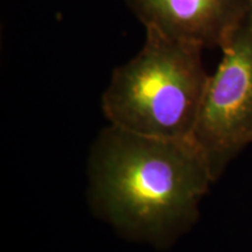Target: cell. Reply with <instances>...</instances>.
<instances>
[{"label": "cell", "mask_w": 252, "mask_h": 252, "mask_svg": "<svg viewBox=\"0 0 252 252\" xmlns=\"http://www.w3.org/2000/svg\"><path fill=\"white\" fill-rule=\"evenodd\" d=\"M220 50L222 60L208 78L191 137L215 181L252 144V11Z\"/></svg>", "instance_id": "3957f363"}, {"label": "cell", "mask_w": 252, "mask_h": 252, "mask_svg": "<svg viewBox=\"0 0 252 252\" xmlns=\"http://www.w3.org/2000/svg\"><path fill=\"white\" fill-rule=\"evenodd\" d=\"M215 179L191 139L149 137L109 125L89 159V198L119 234L165 249L198 219Z\"/></svg>", "instance_id": "6da1fadb"}, {"label": "cell", "mask_w": 252, "mask_h": 252, "mask_svg": "<svg viewBox=\"0 0 252 252\" xmlns=\"http://www.w3.org/2000/svg\"><path fill=\"white\" fill-rule=\"evenodd\" d=\"M245 2H247L249 11H252V0H245Z\"/></svg>", "instance_id": "5b68a950"}, {"label": "cell", "mask_w": 252, "mask_h": 252, "mask_svg": "<svg viewBox=\"0 0 252 252\" xmlns=\"http://www.w3.org/2000/svg\"><path fill=\"white\" fill-rule=\"evenodd\" d=\"M202 47L146 30L137 55L112 72L102 110L116 127L167 139H190L209 74Z\"/></svg>", "instance_id": "7a4b0ae2"}, {"label": "cell", "mask_w": 252, "mask_h": 252, "mask_svg": "<svg viewBox=\"0 0 252 252\" xmlns=\"http://www.w3.org/2000/svg\"><path fill=\"white\" fill-rule=\"evenodd\" d=\"M144 25L163 35L222 48L248 13L245 0H124Z\"/></svg>", "instance_id": "277c9868"}]
</instances>
